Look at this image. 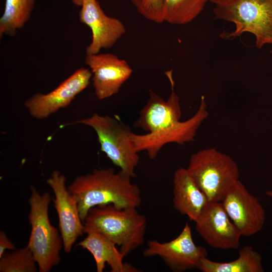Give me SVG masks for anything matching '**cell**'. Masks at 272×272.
I'll return each instance as SVG.
<instances>
[{"label": "cell", "mask_w": 272, "mask_h": 272, "mask_svg": "<svg viewBox=\"0 0 272 272\" xmlns=\"http://www.w3.org/2000/svg\"><path fill=\"white\" fill-rule=\"evenodd\" d=\"M131 177L112 168L94 170L78 176L67 188L77 200L84 221L89 210L96 206L113 205L118 208H138L141 203L139 187Z\"/></svg>", "instance_id": "cell-1"}, {"label": "cell", "mask_w": 272, "mask_h": 272, "mask_svg": "<svg viewBox=\"0 0 272 272\" xmlns=\"http://www.w3.org/2000/svg\"><path fill=\"white\" fill-rule=\"evenodd\" d=\"M84 226V233L104 235L126 256L144 242L147 220L136 208H118L110 204L91 208Z\"/></svg>", "instance_id": "cell-2"}, {"label": "cell", "mask_w": 272, "mask_h": 272, "mask_svg": "<svg viewBox=\"0 0 272 272\" xmlns=\"http://www.w3.org/2000/svg\"><path fill=\"white\" fill-rule=\"evenodd\" d=\"M210 2L214 5L216 18L232 22L235 26L234 31L224 32L221 37L235 38L248 32L255 36L257 48L272 45V0H210Z\"/></svg>", "instance_id": "cell-3"}, {"label": "cell", "mask_w": 272, "mask_h": 272, "mask_svg": "<svg viewBox=\"0 0 272 272\" xmlns=\"http://www.w3.org/2000/svg\"><path fill=\"white\" fill-rule=\"evenodd\" d=\"M31 191L28 219L31 230L27 246L35 257L39 271L48 272L60 261L62 239L59 230L49 221L51 195L49 192L40 194L33 186Z\"/></svg>", "instance_id": "cell-4"}, {"label": "cell", "mask_w": 272, "mask_h": 272, "mask_svg": "<svg viewBox=\"0 0 272 272\" xmlns=\"http://www.w3.org/2000/svg\"><path fill=\"white\" fill-rule=\"evenodd\" d=\"M186 169L210 202H222L239 180L237 163L230 156L213 148L192 154Z\"/></svg>", "instance_id": "cell-5"}, {"label": "cell", "mask_w": 272, "mask_h": 272, "mask_svg": "<svg viewBox=\"0 0 272 272\" xmlns=\"http://www.w3.org/2000/svg\"><path fill=\"white\" fill-rule=\"evenodd\" d=\"M71 124L92 128L97 134L101 151L122 172L131 178L135 176L134 169L139 161V152L131 140L130 127L119 118L94 113Z\"/></svg>", "instance_id": "cell-6"}, {"label": "cell", "mask_w": 272, "mask_h": 272, "mask_svg": "<svg viewBox=\"0 0 272 272\" xmlns=\"http://www.w3.org/2000/svg\"><path fill=\"white\" fill-rule=\"evenodd\" d=\"M208 115L205 97L202 95L197 111L189 119L155 132L138 134L132 132L131 138L138 152L145 151L153 159L167 144L183 145L193 141L197 130Z\"/></svg>", "instance_id": "cell-7"}, {"label": "cell", "mask_w": 272, "mask_h": 272, "mask_svg": "<svg viewBox=\"0 0 272 272\" xmlns=\"http://www.w3.org/2000/svg\"><path fill=\"white\" fill-rule=\"evenodd\" d=\"M143 255L158 256L172 270L183 272L197 267L201 260L207 257L208 252L203 247L195 245L190 227L186 223L180 234L170 241H148Z\"/></svg>", "instance_id": "cell-8"}, {"label": "cell", "mask_w": 272, "mask_h": 272, "mask_svg": "<svg viewBox=\"0 0 272 272\" xmlns=\"http://www.w3.org/2000/svg\"><path fill=\"white\" fill-rule=\"evenodd\" d=\"M92 74L89 69L81 67L47 94L37 93L26 100L24 105L33 117L47 118L69 105L75 97L89 85Z\"/></svg>", "instance_id": "cell-9"}, {"label": "cell", "mask_w": 272, "mask_h": 272, "mask_svg": "<svg viewBox=\"0 0 272 272\" xmlns=\"http://www.w3.org/2000/svg\"><path fill=\"white\" fill-rule=\"evenodd\" d=\"M221 202L242 236L253 235L263 228L265 213L262 206L239 180L231 187Z\"/></svg>", "instance_id": "cell-10"}, {"label": "cell", "mask_w": 272, "mask_h": 272, "mask_svg": "<svg viewBox=\"0 0 272 272\" xmlns=\"http://www.w3.org/2000/svg\"><path fill=\"white\" fill-rule=\"evenodd\" d=\"M66 177L59 171L54 170L46 182L54 194V207L58 219V227L65 252L71 251L78 238L84 233L76 199L65 185Z\"/></svg>", "instance_id": "cell-11"}, {"label": "cell", "mask_w": 272, "mask_h": 272, "mask_svg": "<svg viewBox=\"0 0 272 272\" xmlns=\"http://www.w3.org/2000/svg\"><path fill=\"white\" fill-rule=\"evenodd\" d=\"M195 230L211 247L237 249L241 233L231 221L221 202H209L195 221Z\"/></svg>", "instance_id": "cell-12"}, {"label": "cell", "mask_w": 272, "mask_h": 272, "mask_svg": "<svg viewBox=\"0 0 272 272\" xmlns=\"http://www.w3.org/2000/svg\"><path fill=\"white\" fill-rule=\"evenodd\" d=\"M85 63L92 72L95 93L99 100L117 94L133 72L126 61L112 53L87 54Z\"/></svg>", "instance_id": "cell-13"}, {"label": "cell", "mask_w": 272, "mask_h": 272, "mask_svg": "<svg viewBox=\"0 0 272 272\" xmlns=\"http://www.w3.org/2000/svg\"><path fill=\"white\" fill-rule=\"evenodd\" d=\"M79 20L92 32V41L86 48L87 54H97L101 49L112 47L126 32L123 23L107 16L97 0H84Z\"/></svg>", "instance_id": "cell-14"}, {"label": "cell", "mask_w": 272, "mask_h": 272, "mask_svg": "<svg viewBox=\"0 0 272 272\" xmlns=\"http://www.w3.org/2000/svg\"><path fill=\"white\" fill-rule=\"evenodd\" d=\"M171 86V93L165 100L152 89L149 98L140 112L133 126L147 132H155L171 126L180 121L182 115L179 98L174 91L172 71L165 73Z\"/></svg>", "instance_id": "cell-15"}, {"label": "cell", "mask_w": 272, "mask_h": 272, "mask_svg": "<svg viewBox=\"0 0 272 272\" xmlns=\"http://www.w3.org/2000/svg\"><path fill=\"white\" fill-rule=\"evenodd\" d=\"M173 193L175 209L194 222L209 202L186 168H180L174 172Z\"/></svg>", "instance_id": "cell-16"}, {"label": "cell", "mask_w": 272, "mask_h": 272, "mask_svg": "<svg viewBox=\"0 0 272 272\" xmlns=\"http://www.w3.org/2000/svg\"><path fill=\"white\" fill-rule=\"evenodd\" d=\"M77 245L86 249L93 255L97 272H102L107 263L111 272L139 271L136 268L123 262L124 255L117 246L104 235L90 232Z\"/></svg>", "instance_id": "cell-17"}, {"label": "cell", "mask_w": 272, "mask_h": 272, "mask_svg": "<svg viewBox=\"0 0 272 272\" xmlns=\"http://www.w3.org/2000/svg\"><path fill=\"white\" fill-rule=\"evenodd\" d=\"M237 259L225 262L210 260L205 257L201 260L197 268L203 272H263L261 255L251 247L240 249Z\"/></svg>", "instance_id": "cell-18"}, {"label": "cell", "mask_w": 272, "mask_h": 272, "mask_svg": "<svg viewBox=\"0 0 272 272\" xmlns=\"http://www.w3.org/2000/svg\"><path fill=\"white\" fill-rule=\"evenodd\" d=\"M35 0H6L3 14L0 19V37L14 36L30 18Z\"/></svg>", "instance_id": "cell-19"}, {"label": "cell", "mask_w": 272, "mask_h": 272, "mask_svg": "<svg viewBox=\"0 0 272 272\" xmlns=\"http://www.w3.org/2000/svg\"><path fill=\"white\" fill-rule=\"evenodd\" d=\"M210 0H165L164 21L184 25L195 19Z\"/></svg>", "instance_id": "cell-20"}, {"label": "cell", "mask_w": 272, "mask_h": 272, "mask_svg": "<svg viewBox=\"0 0 272 272\" xmlns=\"http://www.w3.org/2000/svg\"><path fill=\"white\" fill-rule=\"evenodd\" d=\"M37 265L32 252L27 246L5 252L0 258L1 272H36Z\"/></svg>", "instance_id": "cell-21"}, {"label": "cell", "mask_w": 272, "mask_h": 272, "mask_svg": "<svg viewBox=\"0 0 272 272\" xmlns=\"http://www.w3.org/2000/svg\"><path fill=\"white\" fill-rule=\"evenodd\" d=\"M138 12L146 19L156 23L164 21L165 0H130Z\"/></svg>", "instance_id": "cell-22"}, {"label": "cell", "mask_w": 272, "mask_h": 272, "mask_svg": "<svg viewBox=\"0 0 272 272\" xmlns=\"http://www.w3.org/2000/svg\"><path fill=\"white\" fill-rule=\"evenodd\" d=\"M15 245L8 238L5 232L0 231V258L6 252V250H13L15 249Z\"/></svg>", "instance_id": "cell-23"}, {"label": "cell", "mask_w": 272, "mask_h": 272, "mask_svg": "<svg viewBox=\"0 0 272 272\" xmlns=\"http://www.w3.org/2000/svg\"><path fill=\"white\" fill-rule=\"evenodd\" d=\"M71 1L74 5L81 7L84 0H71Z\"/></svg>", "instance_id": "cell-24"}, {"label": "cell", "mask_w": 272, "mask_h": 272, "mask_svg": "<svg viewBox=\"0 0 272 272\" xmlns=\"http://www.w3.org/2000/svg\"><path fill=\"white\" fill-rule=\"evenodd\" d=\"M265 194L269 197L272 198V190H269L265 192Z\"/></svg>", "instance_id": "cell-25"}]
</instances>
